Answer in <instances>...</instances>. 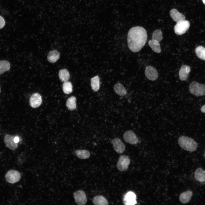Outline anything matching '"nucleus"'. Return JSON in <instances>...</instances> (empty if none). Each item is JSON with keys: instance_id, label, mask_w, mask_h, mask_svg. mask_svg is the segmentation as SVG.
Listing matches in <instances>:
<instances>
[{"instance_id": "obj_1", "label": "nucleus", "mask_w": 205, "mask_h": 205, "mask_svg": "<svg viewBox=\"0 0 205 205\" xmlns=\"http://www.w3.org/2000/svg\"><path fill=\"white\" fill-rule=\"evenodd\" d=\"M147 35L144 28L137 26L131 28L127 36V43L130 50L134 52L140 51L145 45Z\"/></svg>"}, {"instance_id": "obj_34", "label": "nucleus", "mask_w": 205, "mask_h": 205, "mask_svg": "<svg viewBox=\"0 0 205 205\" xmlns=\"http://www.w3.org/2000/svg\"><path fill=\"white\" fill-rule=\"evenodd\" d=\"M1 93V89L0 87V93Z\"/></svg>"}, {"instance_id": "obj_5", "label": "nucleus", "mask_w": 205, "mask_h": 205, "mask_svg": "<svg viewBox=\"0 0 205 205\" xmlns=\"http://www.w3.org/2000/svg\"><path fill=\"white\" fill-rule=\"evenodd\" d=\"M130 161L128 156L124 155H120L116 164L117 167L121 171H126L130 163Z\"/></svg>"}, {"instance_id": "obj_33", "label": "nucleus", "mask_w": 205, "mask_h": 205, "mask_svg": "<svg viewBox=\"0 0 205 205\" xmlns=\"http://www.w3.org/2000/svg\"><path fill=\"white\" fill-rule=\"evenodd\" d=\"M203 3L205 5V0H202Z\"/></svg>"}, {"instance_id": "obj_20", "label": "nucleus", "mask_w": 205, "mask_h": 205, "mask_svg": "<svg viewBox=\"0 0 205 205\" xmlns=\"http://www.w3.org/2000/svg\"><path fill=\"white\" fill-rule=\"evenodd\" d=\"M93 202L95 205H107L108 204L106 199L101 195L95 196L93 199Z\"/></svg>"}, {"instance_id": "obj_25", "label": "nucleus", "mask_w": 205, "mask_h": 205, "mask_svg": "<svg viewBox=\"0 0 205 205\" xmlns=\"http://www.w3.org/2000/svg\"><path fill=\"white\" fill-rule=\"evenodd\" d=\"M75 153L78 158L81 159H87L90 155V152L86 150H78L76 151Z\"/></svg>"}, {"instance_id": "obj_11", "label": "nucleus", "mask_w": 205, "mask_h": 205, "mask_svg": "<svg viewBox=\"0 0 205 205\" xmlns=\"http://www.w3.org/2000/svg\"><path fill=\"white\" fill-rule=\"evenodd\" d=\"M136 199V196L135 193L132 191H129L124 197V204L126 205H135L137 203Z\"/></svg>"}, {"instance_id": "obj_27", "label": "nucleus", "mask_w": 205, "mask_h": 205, "mask_svg": "<svg viewBox=\"0 0 205 205\" xmlns=\"http://www.w3.org/2000/svg\"><path fill=\"white\" fill-rule=\"evenodd\" d=\"M197 56L201 60L205 61V48L202 46L197 47L195 49Z\"/></svg>"}, {"instance_id": "obj_14", "label": "nucleus", "mask_w": 205, "mask_h": 205, "mask_svg": "<svg viewBox=\"0 0 205 205\" xmlns=\"http://www.w3.org/2000/svg\"><path fill=\"white\" fill-rule=\"evenodd\" d=\"M190 71V67L188 65H182L179 72V78L181 81L186 80L188 77L189 73Z\"/></svg>"}, {"instance_id": "obj_3", "label": "nucleus", "mask_w": 205, "mask_h": 205, "mask_svg": "<svg viewBox=\"0 0 205 205\" xmlns=\"http://www.w3.org/2000/svg\"><path fill=\"white\" fill-rule=\"evenodd\" d=\"M189 90L191 94L196 96L205 95V85L196 82L194 81L190 84Z\"/></svg>"}, {"instance_id": "obj_6", "label": "nucleus", "mask_w": 205, "mask_h": 205, "mask_svg": "<svg viewBox=\"0 0 205 205\" xmlns=\"http://www.w3.org/2000/svg\"><path fill=\"white\" fill-rule=\"evenodd\" d=\"M5 178L8 182L13 184L19 180L20 178V175L18 171L11 170L7 172L5 175Z\"/></svg>"}, {"instance_id": "obj_22", "label": "nucleus", "mask_w": 205, "mask_h": 205, "mask_svg": "<svg viewBox=\"0 0 205 205\" xmlns=\"http://www.w3.org/2000/svg\"><path fill=\"white\" fill-rule=\"evenodd\" d=\"M76 97L73 96H71L66 101V105L68 110L71 111L76 108Z\"/></svg>"}, {"instance_id": "obj_23", "label": "nucleus", "mask_w": 205, "mask_h": 205, "mask_svg": "<svg viewBox=\"0 0 205 205\" xmlns=\"http://www.w3.org/2000/svg\"><path fill=\"white\" fill-rule=\"evenodd\" d=\"M58 75L60 80L64 82L67 81L70 77L69 72L65 69L60 70L59 71Z\"/></svg>"}, {"instance_id": "obj_12", "label": "nucleus", "mask_w": 205, "mask_h": 205, "mask_svg": "<svg viewBox=\"0 0 205 205\" xmlns=\"http://www.w3.org/2000/svg\"><path fill=\"white\" fill-rule=\"evenodd\" d=\"M14 137L9 134L6 135L4 137V141L6 146L9 149L14 150L18 147L17 143L14 141Z\"/></svg>"}, {"instance_id": "obj_7", "label": "nucleus", "mask_w": 205, "mask_h": 205, "mask_svg": "<svg viewBox=\"0 0 205 205\" xmlns=\"http://www.w3.org/2000/svg\"><path fill=\"white\" fill-rule=\"evenodd\" d=\"M73 197L76 203L79 205H84L87 202V198L85 192L79 190L74 192Z\"/></svg>"}, {"instance_id": "obj_8", "label": "nucleus", "mask_w": 205, "mask_h": 205, "mask_svg": "<svg viewBox=\"0 0 205 205\" xmlns=\"http://www.w3.org/2000/svg\"><path fill=\"white\" fill-rule=\"evenodd\" d=\"M123 138L125 141L132 145L137 144L139 140L135 133L131 130L125 132L123 134Z\"/></svg>"}, {"instance_id": "obj_32", "label": "nucleus", "mask_w": 205, "mask_h": 205, "mask_svg": "<svg viewBox=\"0 0 205 205\" xmlns=\"http://www.w3.org/2000/svg\"><path fill=\"white\" fill-rule=\"evenodd\" d=\"M200 110L202 112L205 113V104L201 107Z\"/></svg>"}, {"instance_id": "obj_26", "label": "nucleus", "mask_w": 205, "mask_h": 205, "mask_svg": "<svg viewBox=\"0 0 205 205\" xmlns=\"http://www.w3.org/2000/svg\"><path fill=\"white\" fill-rule=\"evenodd\" d=\"M10 64L5 60H0V75L9 70Z\"/></svg>"}, {"instance_id": "obj_30", "label": "nucleus", "mask_w": 205, "mask_h": 205, "mask_svg": "<svg viewBox=\"0 0 205 205\" xmlns=\"http://www.w3.org/2000/svg\"><path fill=\"white\" fill-rule=\"evenodd\" d=\"M5 22L3 18L0 16V29L3 28L5 26Z\"/></svg>"}, {"instance_id": "obj_2", "label": "nucleus", "mask_w": 205, "mask_h": 205, "mask_svg": "<svg viewBox=\"0 0 205 205\" xmlns=\"http://www.w3.org/2000/svg\"><path fill=\"white\" fill-rule=\"evenodd\" d=\"M179 146L186 151L193 152L196 149L198 144L193 139L184 136L180 137L178 140Z\"/></svg>"}, {"instance_id": "obj_31", "label": "nucleus", "mask_w": 205, "mask_h": 205, "mask_svg": "<svg viewBox=\"0 0 205 205\" xmlns=\"http://www.w3.org/2000/svg\"><path fill=\"white\" fill-rule=\"evenodd\" d=\"M19 138L18 136H15L14 138V141L16 143H17L19 142Z\"/></svg>"}, {"instance_id": "obj_19", "label": "nucleus", "mask_w": 205, "mask_h": 205, "mask_svg": "<svg viewBox=\"0 0 205 205\" xmlns=\"http://www.w3.org/2000/svg\"><path fill=\"white\" fill-rule=\"evenodd\" d=\"M114 90L115 93L117 95L121 96H123L126 95L127 91L122 85L119 83H117L114 86Z\"/></svg>"}, {"instance_id": "obj_17", "label": "nucleus", "mask_w": 205, "mask_h": 205, "mask_svg": "<svg viewBox=\"0 0 205 205\" xmlns=\"http://www.w3.org/2000/svg\"><path fill=\"white\" fill-rule=\"evenodd\" d=\"M194 177L199 182H205V171L201 168H198L195 170Z\"/></svg>"}, {"instance_id": "obj_10", "label": "nucleus", "mask_w": 205, "mask_h": 205, "mask_svg": "<svg viewBox=\"0 0 205 205\" xmlns=\"http://www.w3.org/2000/svg\"><path fill=\"white\" fill-rule=\"evenodd\" d=\"M112 143L114 150L117 153L121 154L125 151V145L119 138H114L112 140Z\"/></svg>"}, {"instance_id": "obj_13", "label": "nucleus", "mask_w": 205, "mask_h": 205, "mask_svg": "<svg viewBox=\"0 0 205 205\" xmlns=\"http://www.w3.org/2000/svg\"><path fill=\"white\" fill-rule=\"evenodd\" d=\"M42 100L40 95L38 93L33 94L30 99V106L33 108L39 107L41 104Z\"/></svg>"}, {"instance_id": "obj_15", "label": "nucleus", "mask_w": 205, "mask_h": 205, "mask_svg": "<svg viewBox=\"0 0 205 205\" xmlns=\"http://www.w3.org/2000/svg\"><path fill=\"white\" fill-rule=\"evenodd\" d=\"M170 15L173 20L177 23L185 20V16L182 14L179 13L175 9H173L171 10L170 12Z\"/></svg>"}, {"instance_id": "obj_16", "label": "nucleus", "mask_w": 205, "mask_h": 205, "mask_svg": "<svg viewBox=\"0 0 205 205\" xmlns=\"http://www.w3.org/2000/svg\"><path fill=\"white\" fill-rule=\"evenodd\" d=\"M192 194V191L190 190L183 192L179 196V199L180 202L183 204L188 203L190 200Z\"/></svg>"}, {"instance_id": "obj_28", "label": "nucleus", "mask_w": 205, "mask_h": 205, "mask_svg": "<svg viewBox=\"0 0 205 205\" xmlns=\"http://www.w3.org/2000/svg\"><path fill=\"white\" fill-rule=\"evenodd\" d=\"M63 92L65 94H69L73 91V86L71 82L69 81L64 82L62 87Z\"/></svg>"}, {"instance_id": "obj_29", "label": "nucleus", "mask_w": 205, "mask_h": 205, "mask_svg": "<svg viewBox=\"0 0 205 205\" xmlns=\"http://www.w3.org/2000/svg\"><path fill=\"white\" fill-rule=\"evenodd\" d=\"M152 40H155L160 42L162 40L163 34L161 31L160 29L155 30L152 34Z\"/></svg>"}, {"instance_id": "obj_4", "label": "nucleus", "mask_w": 205, "mask_h": 205, "mask_svg": "<svg viewBox=\"0 0 205 205\" xmlns=\"http://www.w3.org/2000/svg\"><path fill=\"white\" fill-rule=\"evenodd\" d=\"M190 23L186 20L179 21L177 23L174 28L175 33L177 34L181 35L184 34L190 27Z\"/></svg>"}, {"instance_id": "obj_18", "label": "nucleus", "mask_w": 205, "mask_h": 205, "mask_svg": "<svg viewBox=\"0 0 205 205\" xmlns=\"http://www.w3.org/2000/svg\"><path fill=\"white\" fill-rule=\"evenodd\" d=\"M60 55V53L56 50L51 51L48 54V60L50 63H55L59 58Z\"/></svg>"}, {"instance_id": "obj_35", "label": "nucleus", "mask_w": 205, "mask_h": 205, "mask_svg": "<svg viewBox=\"0 0 205 205\" xmlns=\"http://www.w3.org/2000/svg\"></svg>"}, {"instance_id": "obj_21", "label": "nucleus", "mask_w": 205, "mask_h": 205, "mask_svg": "<svg viewBox=\"0 0 205 205\" xmlns=\"http://www.w3.org/2000/svg\"><path fill=\"white\" fill-rule=\"evenodd\" d=\"M148 44L154 52L158 53L161 52L160 44L157 41L153 40H149Z\"/></svg>"}, {"instance_id": "obj_24", "label": "nucleus", "mask_w": 205, "mask_h": 205, "mask_svg": "<svg viewBox=\"0 0 205 205\" xmlns=\"http://www.w3.org/2000/svg\"><path fill=\"white\" fill-rule=\"evenodd\" d=\"M91 86L93 90L97 91L100 88V80L97 75L92 78L91 79Z\"/></svg>"}, {"instance_id": "obj_9", "label": "nucleus", "mask_w": 205, "mask_h": 205, "mask_svg": "<svg viewBox=\"0 0 205 205\" xmlns=\"http://www.w3.org/2000/svg\"><path fill=\"white\" fill-rule=\"evenodd\" d=\"M145 72L147 78L150 80L154 81L157 78L158 76V74L156 69L151 66L146 67Z\"/></svg>"}]
</instances>
